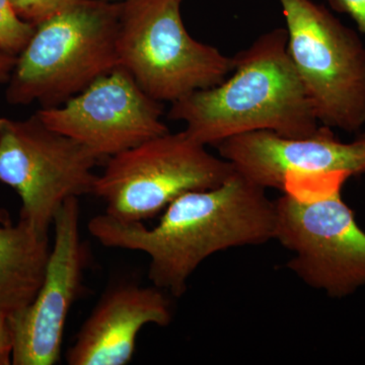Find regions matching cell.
<instances>
[{
  "instance_id": "cell-1",
  "label": "cell",
  "mask_w": 365,
  "mask_h": 365,
  "mask_svg": "<svg viewBox=\"0 0 365 365\" xmlns=\"http://www.w3.org/2000/svg\"><path fill=\"white\" fill-rule=\"evenodd\" d=\"M88 228L107 248L148 255L153 285L181 297L192 274L213 254L275 239L276 206L265 189L234 170L220 186L173 201L153 227L104 213Z\"/></svg>"
},
{
  "instance_id": "cell-2",
  "label": "cell",
  "mask_w": 365,
  "mask_h": 365,
  "mask_svg": "<svg viewBox=\"0 0 365 365\" xmlns=\"http://www.w3.org/2000/svg\"><path fill=\"white\" fill-rule=\"evenodd\" d=\"M223 83L173 103L168 118L204 146L254 131L300 138L319 124L287 51V29L263 34L234 56Z\"/></svg>"
},
{
  "instance_id": "cell-3",
  "label": "cell",
  "mask_w": 365,
  "mask_h": 365,
  "mask_svg": "<svg viewBox=\"0 0 365 365\" xmlns=\"http://www.w3.org/2000/svg\"><path fill=\"white\" fill-rule=\"evenodd\" d=\"M121 2L68 0L35 28L7 90L13 104L58 107L119 66Z\"/></svg>"
},
{
  "instance_id": "cell-4",
  "label": "cell",
  "mask_w": 365,
  "mask_h": 365,
  "mask_svg": "<svg viewBox=\"0 0 365 365\" xmlns=\"http://www.w3.org/2000/svg\"><path fill=\"white\" fill-rule=\"evenodd\" d=\"M345 173L292 177L275 201V239L309 287L345 297L365 284V232L341 197Z\"/></svg>"
},
{
  "instance_id": "cell-5",
  "label": "cell",
  "mask_w": 365,
  "mask_h": 365,
  "mask_svg": "<svg viewBox=\"0 0 365 365\" xmlns=\"http://www.w3.org/2000/svg\"><path fill=\"white\" fill-rule=\"evenodd\" d=\"M184 0L121 2L119 66L158 102L175 103L194 91L223 83L234 57L194 39L182 18Z\"/></svg>"
},
{
  "instance_id": "cell-6",
  "label": "cell",
  "mask_w": 365,
  "mask_h": 365,
  "mask_svg": "<svg viewBox=\"0 0 365 365\" xmlns=\"http://www.w3.org/2000/svg\"><path fill=\"white\" fill-rule=\"evenodd\" d=\"M287 51L319 123L346 132L365 125V46L314 0H278Z\"/></svg>"
},
{
  "instance_id": "cell-7",
  "label": "cell",
  "mask_w": 365,
  "mask_h": 365,
  "mask_svg": "<svg viewBox=\"0 0 365 365\" xmlns=\"http://www.w3.org/2000/svg\"><path fill=\"white\" fill-rule=\"evenodd\" d=\"M234 170L186 131H169L108 158L93 194L104 201L106 215L143 222L185 193L220 186Z\"/></svg>"
},
{
  "instance_id": "cell-8",
  "label": "cell",
  "mask_w": 365,
  "mask_h": 365,
  "mask_svg": "<svg viewBox=\"0 0 365 365\" xmlns=\"http://www.w3.org/2000/svg\"><path fill=\"white\" fill-rule=\"evenodd\" d=\"M98 160L37 114L25 121L0 118V182L20 196V220L41 237H49L55 215L67 199L93 194Z\"/></svg>"
},
{
  "instance_id": "cell-9",
  "label": "cell",
  "mask_w": 365,
  "mask_h": 365,
  "mask_svg": "<svg viewBox=\"0 0 365 365\" xmlns=\"http://www.w3.org/2000/svg\"><path fill=\"white\" fill-rule=\"evenodd\" d=\"M53 130L83 144L98 160L163 135L162 103L146 95L124 67L117 66L58 107L37 112Z\"/></svg>"
},
{
  "instance_id": "cell-10",
  "label": "cell",
  "mask_w": 365,
  "mask_h": 365,
  "mask_svg": "<svg viewBox=\"0 0 365 365\" xmlns=\"http://www.w3.org/2000/svg\"><path fill=\"white\" fill-rule=\"evenodd\" d=\"M79 220L76 197L67 199L55 215L54 244L42 284L28 307L9 317L14 336L11 364L53 365L61 359L67 317L83 292L88 264Z\"/></svg>"
},
{
  "instance_id": "cell-11",
  "label": "cell",
  "mask_w": 365,
  "mask_h": 365,
  "mask_svg": "<svg viewBox=\"0 0 365 365\" xmlns=\"http://www.w3.org/2000/svg\"><path fill=\"white\" fill-rule=\"evenodd\" d=\"M235 172L264 189L283 192L292 177L345 173L365 174V134L341 143L332 128L319 125L312 135L290 138L272 131L230 137L215 146Z\"/></svg>"
},
{
  "instance_id": "cell-12",
  "label": "cell",
  "mask_w": 365,
  "mask_h": 365,
  "mask_svg": "<svg viewBox=\"0 0 365 365\" xmlns=\"http://www.w3.org/2000/svg\"><path fill=\"white\" fill-rule=\"evenodd\" d=\"M168 294L155 287L123 283L110 288L81 326L66 354L69 365H125L146 325L169 326Z\"/></svg>"
},
{
  "instance_id": "cell-13",
  "label": "cell",
  "mask_w": 365,
  "mask_h": 365,
  "mask_svg": "<svg viewBox=\"0 0 365 365\" xmlns=\"http://www.w3.org/2000/svg\"><path fill=\"white\" fill-rule=\"evenodd\" d=\"M49 237L30 225H0V314L13 316L35 299L44 278Z\"/></svg>"
},
{
  "instance_id": "cell-14",
  "label": "cell",
  "mask_w": 365,
  "mask_h": 365,
  "mask_svg": "<svg viewBox=\"0 0 365 365\" xmlns=\"http://www.w3.org/2000/svg\"><path fill=\"white\" fill-rule=\"evenodd\" d=\"M35 26L21 20L16 14L0 11V48L11 54H20L30 41Z\"/></svg>"
},
{
  "instance_id": "cell-15",
  "label": "cell",
  "mask_w": 365,
  "mask_h": 365,
  "mask_svg": "<svg viewBox=\"0 0 365 365\" xmlns=\"http://www.w3.org/2000/svg\"><path fill=\"white\" fill-rule=\"evenodd\" d=\"M68 0H9L14 14L33 26L51 16Z\"/></svg>"
},
{
  "instance_id": "cell-16",
  "label": "cell",
  "mask_w": 365,
  "mask_h": 365,
  "mask_svg": "<svg viewBox=\"0 0 365 365\" xmlns=\"http://www.w3.org/2000/svg\"><path fill=\"white\" fill-rule=\"evenodd\" d=\"M336 13L348 14L365 35V0H327Z\"/></svg>"
},
{
  "instance_id": "cell-17",
  "label": "cell",
  "mask_w": 365,
  "mask_h": 365,
  "mask_svg": "<svg viewBox=\"0 0 365 365\" xmlns=\"http://www.w3.org/2000/svg\"><path fill=\"white\" fill-rule=\"evenodd\" d=\"M14 336L9 317L0 314V365L11 364Z\"/></svg>"
},
{
  "instance_id": "cell-18",
  "label": "cell",
  "mask_w": 365,
  "mask_h": 365,
  "mask_svg": "<svg viewBox=\"0 0 365 365\" xmlns=\"http://www.w3.org/2000/svg\"><path fill=\"white\" fill-rule=\"evenodd\" d=\"M16 55L4 51L0 48V83L9 79L16 66Z\"/></svg>"
},
{
  "instance_id": "cell-19",
  "label": "cell",
  "mask_w": 365,
  "mask_h": 365,
  "mask_svg": "<svg viewBox=\"0 0 365 365\" xmlns=\"http://www.w3.org/2000/svg\"><path fill=\"white\" fill-rule=\"evenodd\" d=\"M0 11H6V13L14 14L9 0H0Z\"/></svg>"
},
{
  "instance_id": "cell-20",
  "label": "cell",
  "mask_w": 365,
  "mask_h": 365,
  "mask_svg": "<svg viewBox=\"0 0 365 365\" xmlns=\"http://www.w3.org/2000/svg\"><path fill=\"white\" fill-rule=\"evenodd\" d=\"M11 223V216L4 209L0 208V225H9Z\"/></svg>"
}]
</instances>
